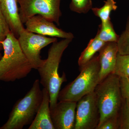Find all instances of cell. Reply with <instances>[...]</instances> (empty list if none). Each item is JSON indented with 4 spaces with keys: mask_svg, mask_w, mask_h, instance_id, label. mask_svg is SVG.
I'll return each instance as SVG.
<instances>
[{
    "mask_svg": "<svg viewBox=\"0 0 129 129\" xmlns=\"http://www.w3.org/2000/svg\"><path fill=\"white\" fill-rule=\"evenodd\" d=\"M72 39H63L52 43L49 48L47 58L37 69L40 83L49 92L50 108L55 106L62 83L67 81L66 75L60 76L58 70L63 52L72 41Z\"/></svg>",
    "mask_w": 129,
    "mask_h": 129,
    "instance_id": "cell-1",
    "label": "cell"
},
{
    "mask_svg": "<svg viewBox=\"0 0 129 129\" xmlns=\"http://www.w3.org/2000/svg\"><path fill=\"white\" fill-rule=\"evenodd\" d=\"M2 44L4 54L0 60V81L13 82L26 77L33 69L17 38L11 32Z\"/></svg>",
    "mask_w": 129,
    "mask_h": 129,
    "instance_id": "cell-2",
    "label": "cell"
},
{
    "mask_svg": "<svg viewBox=\"0 0 129 129\" xmlns=\"http://www.w3.org/2000/svg\"><path fill=\"white\" fill-rule=\"evenodd\" d=\"M40 84L39 80L35 81L26 95L14 104L7 121L0 129H22L32 123L43 99Z\"/></svg>",
    "mask_w": 129,
    "mask_h": 129,
    "instance_id": "cell-3",
    "label": "cell"
},
{
    "mask_svg": "<svg viewBox=\"0 0 129 129\" xmlns=\"http://www.w3.org/2000/svg\"><path fill=\"white\" fill-rule=\"evenodd\" d=\"M80 68L78 77L60 91L58 101L77 102L85 95L94 91L100 83L98 56H94Z\"/></svg>",
    "mask_w": 129,
    "mask_h": 129,
    "instance_id": "cell-4",
    "label": "cell"
},
{
    "mask_svg": "<svg viewBox=\"0 0 129 129\" xmlns=\"http://www.w3.org/2000/svg\"><path fill=\"white\" fill-rule=\"evenodd\" d=\"M94 91L100 114L98 127L108 118L119 114L123 101L120 77L110 74L97 85Z\"/></svg>",
    "mask_w": 129,
    "mask_h": 129,
    "instance_id": "cell-5",
    "label": "cell"
},
{
    "mask_svg": "<svg viewBox=\"0 0 129 129\" xmlns=\"http://www.w3.org/2000/svg\"><path fill=\"white\" fill-rule=\"evenodd\" d=\"M20 7L19 16L23 24L36 15L43 16L48 21L60 25L62 16L61 0H18Z\"/></svg>",
    "mask_w": 129,
    "mask_h": 129,
    "instance_id": "cell-6",
    "label": "cell"
},
{
    "mask_svg": "<svg viewBox=\"0 0 129 129\" xmlns=\"http://www.w3.org/2000/svg\"><path fill=\"white\" fill-rule=\"evenodd\" d=\"M19 45L33 69L37 70L44 63L41 51L42 48L57 41L56 37H47L29 32L25 28L18 38Z\"/></svg>",
    "mask_w": 129,
    "mask_h": 129,
    "instance_id": "cell-7",
    "label": "cell"
},
{
    "mask_svg": "<svg viewBox=\"0 0 129 129\" xmlns=\"http://www.w3.org/2000/svg\"><path fill=\"white\" fill-rule=\"evenodd\" d=\"M100 119L96 95L94 91L77 102L74 129H96Z\"/></svg>",
    "mask_w": 129,
    "mask_h": 129,
    "instance_id": "cell-8",
    "label": "cell"
},
{
    "mask_svg": "<svg viewBox=\"0 0 129 129\" xmlns=\"http://www.w3.org/2000/svg\"><path fill=\"white\" fill-rule=\"evenodd\" d=\"M77 102L60 101L50 109L55 129H74Z\"/></svg>",
    "mask_w": 129,
    "mask_h": 129,
    "instance_id": "cell-9",
    "label": "cell"
},
{
    "mask_svg": "<svg viewBox=\"0 0 129 129\" xmlns=\"http://www.w3.org/2000/svg\"><path fill=\"white\" fill-rule=\"evenodd\" d=\"M27 30L35 34L63 39H74L71 32L63 31L54 23L40 15H36L29 19L25 23Z\"/></svg>",
    "mask_w": 129,
    "mask_h": 129,
    "instance_id": "cell-10",
    "label": "cell"
},
{
    "mask_svg": "<svg viewBox=\"0 0 129 129\" xmlns=\"http://www.w3.org/2000/svg\"><path fill=\"white\" fill-rule=\"evenodd\" d=\"M99 52L100 83L113 72L118 53L117 42H106Z\"/></svg>",
    "mask_w": 129,
    "mask_h": 129,
    "instance_id": "cell-11",
    "label": "cell"
},
{
    "mask_svg": "<svg viewBox=\"0 0 129 129\" xmlns=\"http://www.w3.org/2000/svg\"><path fill=\"white\" fill-rule=\"evenodd\" d=\"M18 0H0V8L12 33L17 38L25 28L19 16Z\"/></svg>",
    "mask_w": 129,
    "mask_h": 129,
    "instance_id": "cell-12",
    "label": "cell"
},
{
    "mask_svg": "<svg viewBox=\"0 0 129 129\" xmlns=\"http://www.w3.org/2000/svg\"><path fill=\"white\" fill-rule=\"evenodd\" d=\"M42 91L41 105L29 129H55L51 118L49 92L44 88Z\"/></svg>",
    "mask_w": 129,
    "mask_h": 129,
    "instance_id": "cell-13",
    "label": "cell"
},
{
    "mask_svg": "<svg viewBox=\"0 0 129 129\" xmlns=\"http://www.w3.org/2000/svg\"><path fill=\"white\" fill-rule=\"evenodd\" d=\"M105 44L106 42L102 41L96 36L90 40L87 47L79 57L78 63L80 67H82L91 60Z\"/></svg>",
    "mask_w": 129,
    "mask_h": 129,
    "instance_id": "cell-14",
    "label": "cell"
},
{
    "mask_svg": "<svg viewBox=\"0 0 129 129\" xmlns=\"http://www.w3.org/2000/svg\"><path fill=\"white\" fill-rule=\"evenodd\" d=\"M96 37L104 42H117L119 36L115 33L111 19L99 25Z\"/></svg>",
    "mask_w": 129,
    "mask_h": 129,
    "instance_id": "cell-15",
    "label": "cell"
},
{
    "mask_svg": "<svg viewBox=\"0 0 129 129\" xmlns=\"http://www.w3.org/2000/svg\"><path fill=\"white\" fill-rule=\"evenodd\" d=\"M117 8L114 0H106L102 7L92 8L91 10L95 16L100 18L101 22L104 23L111 19L110 16L111 12L115 11Z\"/></svg>",
    "mask_w": 129,
    "mask_h": 129,
    "instance_id": "cell-16",
    "label": "cell"
},
{
    "mask_svg": "<svg viewBox=\"0 0 129 129\" xmlns=\"http://www.w3.org/2000/svg\"><path fill=\"white\" fill-rule=\"evenodd\" d=\"M112 74L119 77L129 78V55H120L118 53Z\"/></svg>",
    "mask_w": 129,
    "mask_h": 129,
    "instance_id": "cell-17",
    "label": "cell"
},
{
    "mask_svg": "<svg viewBox=\"0 0 129 129\" xmlns=\"http://www.w3.org/2000/svg\"><path fill=\"white\" fill-rule=\"evenodd\" d=\"M118 52L120 55H129V15L127 18L126 27L117 42Z\"/></svg>",
    "mask_w": 129,
    "mask_h": 129,
    "instance_id": "cell-18",
    "label": "cell"
},
{
    "mask_svg": "<svg viewBox=\"0 0 129 129\" xmlns=\"http://www.w3.org/2000/svg\"><path fill=\"white\" fill-rule=\"evenodd\" d=\"M69 8L73 12L86 14L92 8V0H71Z\"/></svg>",
    "mask_w": 129,
    "mask_h": 129,
    "instance_id": "cell-19",
    "label": "cell"
},
{
    "mask_svg": "<svg viewBox=\"0 0 129 129\" xmlns=\"http://www.w3.org/2000/svg\"><path fill=\"white\" fill-rule=\"evenodd\" d=\"M120 129H129V103L123 100L119 112Z\"/></svg>",
    "mask_w": 129,
    "mask_h": 129,
    "instance_id": "cell-20",
    "label": "cell"
},
{
    "mask_svg": "<svg viewBox=\"0 0 129 129\" xmlns=\"http://www.w3.org/2000/svg\"><path fill=\"white\" fill-rule=\"evenodd\" d=\"M11 32L8 23L0 8V51L3 49L2 42L5 40Z\"/></svg>",
    "mask_w": 129,
    "mask_h": 129,
    "instance_id": "cell-21",
    "label": "cell"
},
{
    "mask_svg": "<svg viewBox=\"0 0 129 129\" xmlns=\"http://www.w3.org/2000/svg\"><path fill=\"white\" fill-rule=\"evenodd\" d=\"M120 128L119 114L113 115L104 121L96 129H118Z\"/></svg>",
    "mask_w": 129,
    "mask_h": 129,
    "instance_id": "cell-22",
    "label": "cell"
},
{
    "mask_svg": "<svg viewBox=\"0 0 129 129\" xmlns=\"http://www.w3.org/2000/svg\"><path fill=\"white\" fill-rule=\"evenodd\" d=\"M120 86L123 100L129 103V77H120Z\"/></svg>",
    "mask_w": 129,
    "mask_h": 129,
    "instance_id": "cell-23",
    "label": "cell"
},
{
    "mask_svg": "<svg viewBox=\"0 0 129 129\" xmlns=\"http://www.w3.org/2000/svg\"><path fill=\"white\" fill-rule=\"evenodd\" d=\"M2 55L1 54V52H0V60H1V58L2 57Z\"/></svg>",
    "mask_w": 129,
    "mask_h": 129,
    "instance_id": "cell-24",
    "label": "cell"
}]
</instances>
